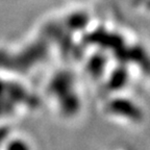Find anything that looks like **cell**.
Wrapping results in <instances>:
<instances>
[{
	"label": "cell",
	"mask_w": 150,
	"mask_h": 150,
	"mask_svg": "<svg viewBox=\"0 0 150 150\" xmlns=\"http://www.w3.org/2000/svg\"><path fill=\"white\" fill-rule=\"evenodd\" d=\"M6 150H30V148L26 143V141L18 139L15 141H9L7 143Z\"/></svg>",
	"instance_id": "6da1fadb"
}]
</instances>
